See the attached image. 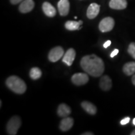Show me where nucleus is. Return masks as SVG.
Segmentation results:
<instances>
[{
  "mask_svg": "<svg viewBox=\"0 0 135 135\" xmlns=\"http://www.w3.org/2000/svg\"><path fill=\"white\" fill-rule=\"evenodd\" d=\"M99 86L103 91H109L112 87V81L108 75H104L101 78L99 81Z\"/></svg>",
  "mask_w": 135,
  "mask_h": 135,
  "instance_id": "nucleus-14",
  "label": "nucleus"
},
{
  "mask_svg": "<svg viewBox=\"0 0 135 135\" xmlns=\"http://www.w3.org/2000/svg\"><path fill=\"white\" fill-rule=\"evenodd\" d=\"M23 0H10V2L12 4H17L18 3H21Z\"/></svg>",
  "mask_w": 135,
  "mask_h": 135,
  "instance_id": "nucleus-23",
  "label": "nucleus"
},
{
  "mask_svg": "<svg viewBox=\"0 0 135 135\" xmlns=\"http://www.w3.org/2000/svg\"><path fill=\"white\" fill-rule=\"evenodd\" d=\"M82 135H93V133H91V132H86V133H84L81 134Z\"/></svg>",
  "mask_w": 135,
  "mask_h": 135,
  "instance_id": "nucleus-25",
  "label": "nucleus"
},
{
  "mask_svg": "<svg viewBox=\"0 0 135 135\" xmlns=\"http://www.w3.org/2000/svg\"><path fill=\"white\" fill-rule=\"evenodd\" d=\"M74 124V120L71 117H66L64 118L61 121L60 124V129L62 131H67L70 130L73 127Z\"/></svg>",
  "mask_w": 135,
  "mask_h": 135,
  "instance_id": "nucleus-12",
  "label": "nucleus"
},
{
  "mask_svg": "<svg viewBox=\"0 0 135 135\" xmlns=\"http://www.w3.org/2000/svg\"><path fill=\"white\" fill-rule=\"evenodd\" d=\"M35 8L33 0H23L19 6V11L21 13H27L31 11Z\"/></svg>",
  "mask_w": 135,
  "mask_h": 135,
  "instance_id": "nucleus-9",
  "label": "nucleus"
},
{
  "mask_svg": "<svg viewBox=\"0 0 135 135\" xmlns=\"http://www.w3.org/2000/svg\"><path fill=\"white\" fill-rule=\"evenodd\" d=\"M42 72L39 68L33 67L32 68L30 71V76L32 80H36L41 77Z\"/></svg>",
  "mask_w": 135,
  "mask_h": 135,
  "instance_id": "nucleus-19",
  "label": "nucleus"
},
{
  "mask_svg": "<svg viewBox=\"0 0 135 135\" xmlns=\"http://www.w3.org/2000/svg\"><path fill=\"white\" fill-rule=\"evenodd\" d=\"M129 121H130V118L126 117L125 118H124V119L121 121V124H122V125H124V124H128V123L129 122Z\"/></svg>",
  "mask_w": 135,
  "mask_h": 135,
  "instance_id": "nucleus-21",
  "label": "nucleus"
},
{
  "mask_svg": "<svg viewBox=\"0 0 135 135\" xmlns=\"http://www.w3.org/2000/svg\"><path fill=\"white\" fill-rule=\"evenodd\" d=\"M70 4L69 0H60L58 3V9L61 16H66L70 11Z\"/></svg>",
  "mask_w": 135,
  "mask_h": 135,
  "instance_id": "nucleus-7",
  "label": "nucleus"
},
{
  "mask_svg": "<svg viewBox=\"0 0 135 135\" xmlns=\"http://www.w3.org/2000/svg\"><path fill=\"white\" fill-rule=\"evenodd\" d=\"M114 20L111 17H106L100 21L99 24V30L102 33L109 32L113 29Z\"/></svg>",
  "mask_w": 135,
  "mask_h": 135,
  "instance_id": "nucleus-4",
  "label": "nucleus"
},
{
  "mask_svg": "<svg viewBox=\"0 0 135 135\" xmlns=\"http://www.w3.org/2000/svg\"><path fill=\"white\" fill-rule=\"evenodd\" d=\"M131 80H132V83H133V84H134V85L135 86V75H134L133 76L132 79H131Z\"/></svg>",
  "mask_w": 135,
  "mask_h": 135,
  "instance_id": "nucleus-26",
  "label": "nucleus"
},
{
  "mask_svg": "<svg viewBox=\"0 0 135 135\" xmlns=\"http://www.w3.org/2000/svg\"><path fill=\"white\" fill-rule=\"evenodd\" d=\"M123 71L127 76L133 75L135 73V62L131 61L126 63L123 66Z\"/></svg>",
  "mask_w": 135,
  "mask_h": 135,
  "instance_id": "nucleus-18",
  "label": "nucleus"
},
{
  "mask_svg": "<svg viewBox=\"0 0 135 135\" xmlns=\"http://www.w3.org/2000/svg\"><path fill=\"white\" fill-rule=\"evenodd\" d=\"M131 135H135V129L132 131V133H131Z\"/></svg>",
  "mask_w": 135,
  "mask_h": 135,
  "instance_id": "nucleus-27",
  "label": "nucleus"
},
{
  "mask_svg": "<svg viewBox=\"0 0 135 135\" xmlns=\"http://www.w3.org/2000/svg\"><path fill=\"white\" fill-rule=\"evenodd\" d=\"M83 22L81 20L79 21H68L65 23V26L66 29L69 31H75V30H79L81 28L80 26L83 24Z\"/></svg>",
  "mask_w": 135,
  "mask_h": 135,
  "instance_id": "nucleus-17",
  "label": "nucleus"
},
{
  "mask_svg": "<svg viewBox=\"0 0 135 135\" xmlns=\"http://www.w3.org/2000/svg\"><path fill=\"white\" fill-rule=\"evenodd\" d=\"M42 9L45 15L50 18H53L56 14V9L51 3L45 2L42 5Z\"/></svg>",
  "mask_w": 135,
  "mask_h": 135,
  "instance_id": "nucleus-11",
  "label": "nucleus"
},
{
  "mask_svg": "<svg viewBox=\"0 0 135 135\" xmlns=\"http://www.w3.org/2000/svg\"><path fill=\"white\" fill-rule=\"evenodd\" d=\"M81 106L86 112L91 115H94L97 112V108L95 105L88 101H83L81 104Z\"/></svg>",
  "mask_w": 135,
  "mask_h": 135,
  "instance_id": "nucleus-15",
  "label": "nucleus"
},
{
  "mask_svg": "<svg viewBox=\"0 0 135 135\" xmlns=\"http://www.w3.org/2000/svg\"><path fill=\"white\" fill-rule=\"evenodd\" d=\"M100 10V5L98 4L97 3H91L88 6L86 12V16L90 20H93L95 18L99 13Z\"/></svg>",
  "mask_w": 135,
  "mask_h": 135,
  "instance_id": "nucleus-8",
  "label": "nucleus"
},
{
  "mask_svg": "<svg viewBox=\"0 0 135 135\" xmlns=\"http://www.w3.org/2000/svg\"><path fill=\"white\" fill-rule=\"evenodd\" d=\"M76 57V51L73 48H70L67 50L63 57L62 61L68 66H71Z\"/></svg>",
  "mask_w": 135,
  "mask_h": 135,
  "instance_id": "nucleus-10",
  "label": "nucleus"
},
{
  "mask_svg": "<svg viewBox=\"0 0 135 135\" xmlns=\"http://www.w3.org/2000/svg\"><path fill=\"white\" fill-rule=\"evenodd\" d=\"M89 81V77L86 73H78L74 74L71 77L73 83L76 86H82L86 84Z\"/></svg>",
  "mask_w": 135,
  "mask_h": 135,
  "instance_id": "nucleus-6",
  "label": "nucleus"
},
{
  "mask_svg": "<svg viewBox=\"0 0 135 135\" xmlns=\"http://www.w3.org/2000/svg\"><path fill=\"white\" fill-rule=\"evenodd\" d=\"M81 68L93 77H99L104 71V64L102 59L96 55H86L81 60Z\"/></svg>",
  "mask_w": 135,
  "mask_h": 135,
  "instance_id": "nucleus-1",
  "label": "nucleus"
},
{
  "mask_svg": "<svg viewBox=\"0 0 135 135\" xmlns=\"http://www.w3.org/2000/svg\"><path fill=\"white\" fill-rule=\"evenodd\" d=\"M6 85L16 94H23L26 90V84L25 82L17 76H11L6 80Z\"/></svg>",
  "mask_w": 135,
  "mask_h": 135,
  "instance_id": "nucleus-2",
  "label": "nucleus"
},
{
  "mask_svg": "<svg viewBox=\"0 0 135 135\" xmlns=\"http://www.w3.org/2000/svg\"><path fill=\"white\" fill-rule=\"evenodd\" d=\"M133 124H134V125L135 126V118H134V119H133Z\"/></svg>",
  "mask_w": 135,
  "mask_h": 135,
  "instance_id": "nucleus-28",
  "label": "nucleus"
},
{
  "mask_svg": "<svg viewBox=\"0 0 135 135\" xmlns=\"http://www.w3.org/2000/svg\"><path fill=\"white\" fill-rule=\"evenodd\" d=\"M21 124V120L19 116H13L6 124V132L9 135L16 134Z\"/></svg>",
  "mask_w": 135,
  "mask_h": 135,
  "instance_id": "nucleus-3",
  "label": "nucleus"
},
{
  "mask_svg": "<svg viewBox=\"0 0 135 135\" xmlns=\"http://www.w3.org/2000/svg\"><path fill=\"white\" fill-rule=\"evenodd\" d=\"M127 5L126 0H110L109 3V7L113 9H124L127 7Z\"/></svg>",
  "mask_w": 135,
  "mask_h": 135,
  "instance_id": "nucleus-13",
  "label": "nucleus"
},
{
  "mask_svg": "<svg viewBox=\"0 0 135 135\" xmlns=\"http://www.w3.org/2000/svg\"><path fill=\"white\" fill-rule=\"evenodd\" d=\"M118 53H119V50H118V49H115V50H114L111 53V55H110L111 58H113V57L115 56L116 55H118Z\"/></svg>",
  "mask_w": 135,
  "mask_h": 135,
  "instance_id": "nucleus-22",
  "label": "nucleus"
},
{
  "mask_svg": "<svg viewBox=\"0 0 135 135\" xmlns=\"http://www.w3.org/2000/svg\"><path fill=\"white\" fill-rule=\"evenodd\" d=\"M111 43V41H109V40H108V41H106L105 43H104V45H103L104 48H107L108 47L110 46Z\"/></svg>",
  "mask_w": 135,
  "mask_h": 135,
  "instance_id": "nucleus-24",
  "label": "nucleus"
},
{
  "mask_svg": "<svg viewBox=\"0 0 135 135\" xmlns=\"http://www.w3.org/2000/svg\"><path fill=\"white\" fill-rule=\"evenodd\" d=\"M65 55L63 48L61 46H56L50 50L48 54V59L51 62L55 63L60 60Z\"/></svg>",
  "mask_w": 135,
  "mask_h": 135,
  "instance_id": "nucleus-5",
  "label": "nucleus"
},
{
  "mask_svg": "<svg viewBox=\"0 0 135 135\" xmlns=\"http://www.w3.org/2000/svg\"><path fill=\"white\" fill-rule=\"evenodd\" d=\"M128 52L132 56V58L135 60V43L134 42L129 44L128 48Z\"/></svg>",
  "mask_w": 135,
  "mask_h": 135,
  "instance_id": "nucleus-20",
  "label": "nucleus"
},
{
  "mask_svg": "<svg viewBox=\"0 0 135 135\" xmlns=\"http://www.w3.org/2000/svg\"><path fill=\"white\" fill-rule=\"evenodd\" d=\"M1 106H2V101H0V107H1Z\"/></svg>",
  "mask_w": 135,
  "mask_h": 135,
  "instance_id": "nucleus-29",
  "label": "nucleus"
},
{
  "mask_svg": "<svg viewBox=\"0 0 135 135\" xmlns=\"http://www.w3.org/2000/svg\"><path fill=\"white\" fill-rule=\"evenodd\" d=\"M71 113V109L70 107L65 103H61L59 105L57 110V113L58 116L61 118L68 117Z\"/></svg>",
  "mask_w": 135,
  "mask_h": 135,
  "instance_id": "nucleus-16",
  "label": "nucleus"
}]
</instances>
